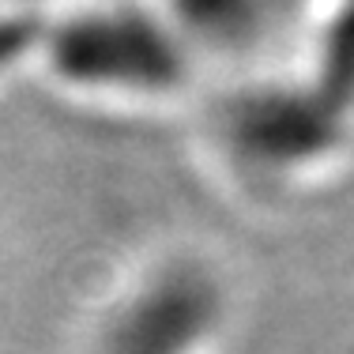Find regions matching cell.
<instances>
[{"label": "cell", "instance_id": "obj_1", "mask_svg": "<svg viewBox=\"0 0 354 354\" xmlns=\"http://www.w3.org/2000/svg\"><path fill=\"white\" fill-rule=\"evenodd\" d=\"M196 64L155 0H87L41 12L35 68L68 95L166 102L192 83Z\"/></svg>", "mask_w": 354, "mask_h": 354}, {"label": "cell", "instance_id": "obj_2", "mask_svg": "<svg viewBox=\"0 0 354 354\" xmlns=\"http://www.w3.org/2000/svg\"><path fill=\"white\" fill-rule=\"evenodd\" d=\"M218 275L196 257H170L140 275L98 328L102 354H200L223 324Z\"/></svg>", "mask_w": 354, "mask_h": 354}, {"label": "cell", "instance_id": "obj_3", "mask_svg": "<svg viewBox=\"0 0 354 354\" xmlns=\"http://www.w3.org/2000/svg\"><path fill=\"white\" fill-rule=\"evenodd\" d=\"M335 113H320L301 91L264 87L238 95L226 113V140L245 162L264 170H301L335 143Z\"/></svg>", "mask_w": 354, "mask_h": 354}, {"label": "cell", "instance_id": "obj_4", "mask_svg": "<svg viewBox=\"0 0 354 354\" xmlns=\"http://www.w3.org/2000/svg\"><path fill=\"white\" fill-rule=\"evenodd\" d=\"M192 57H241L272 30L275 0H155Z\"/></svg>", "mask_w": 354, "mask_h": 354}, {"label": "cell", "instance_id": "obj_5", "mask_svg": "<svg viewBox=\"0 0 354 354\" xmlns=\"http://www.w3.org/2000/svg\"><path fill=\"white\" fill-rule=\"evenodd\" d=\"M41 30V12H23V8H4L0 12V83L15 75L23 64H35Z\"/></svg>", "mask_w": 354, "mask_h": 354}, {"label": "cell", "instance_id": "obj_6", "mask_svg": "<svg viewBox=\"0 0 354 354\" xmlns=\"http://www.w3.org/2000/svg\"><path fill=\"white\" fill-rule=\"evenodd\" d=\"M12 8H23V12H57V0H12Z\"/></svg>", "mask_w": 354, "mask_h": 354}]
</instances>
